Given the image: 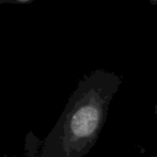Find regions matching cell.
<instances>
[{"label": "cell", "instance_id": "1", "mask_svg": "<svg viewBox=\"0 0 157 157\" xmlns=\"http://www.w3.org/2000/svg\"><path fill=\"white\" fill-rule=\"evenodd\" d=\"M98 121L99 115L97 109L92 106L83 107L72 118L71 131L77 137H87L96 131Z\"/></svg>", "mask_w": 157, "mask_h": 157}]
</instances>
